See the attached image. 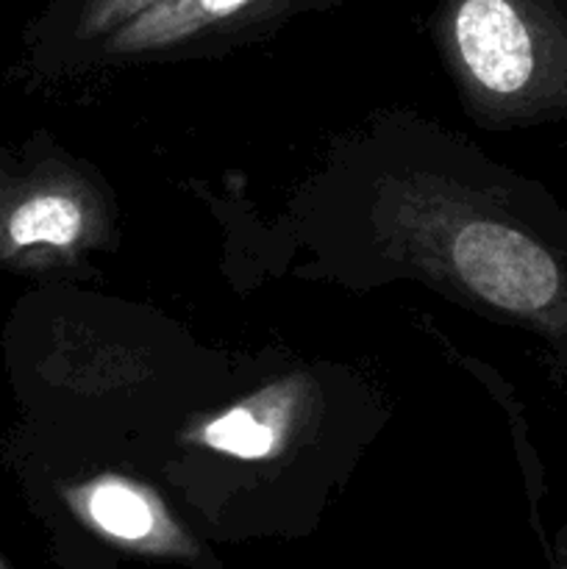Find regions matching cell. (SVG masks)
<instances>
[{"instance_id":"cell-1","label":"cell","mask_w":567,"mask_h":569,"mask_svg":"<svg viewBox=\"0 0 567 569\" xmlns=\"http://www.w3.org/2000/svg\"><path fill=\"white\" fill-rule=\"evenodd\" d=\"M454 261L461 281L506 311H539L559 292L554 259L515 228L470 222L456 233Z\"/></svg>"},{"instance_id":"cell-2","label":"cell","mask_w":567,"mask_h":569,"mask_svg":"<svg viewBox=\"0 0 567 569\" xmlns=\"http://www.w3.org/2000/svg\"><path fill=\"white\" fill-rule=\"evenodd\" d=\"M456 42L467 70L489 92L511 94L531 78V33L509 0H465L456 14Z\"/></svg>"},{"instance_id":"cell-3","label":"cell","mask_w":567,"mask_h":569,"mask_svg":"<svg viewBox=\"0 0 567 569\" xmlns=\"http://www.w3.org/2000/svg\"><path fill=\"white\" fill-rule=\"evenodd\" d=\"M87 517L106 537L126 545H156L167 539L161 515L139 489L120 481H103L92 487L83 500Z\"/></svg>"},{"instance_id":"cell-4","label":"cell","mask_w":567,"mask_h":569,"mask_svg":"<svg viewBox=\"0 0 567 569\" xmlns=\"http://www.w3.org/2000/svg\"><path fill=\"white\" fill-rule=\"evenodd\" d=\"M83 228V211L67 194H33L26 203L17 206L6 222V233L14 248H33V244H53L64 248L78 239Z\"/></svg>"},{"instance_id":"cell-5","label":"cell","mask_w":567,"mask_h":569,"mask_svg":"<svg viewBox=\"0 0 567 569\" xmlns=\"http://www.w3.org/2000/svg\"><path fill=\"white\" fill-rule=\"evenodd\" d=\"M206 442L239 459H261L270 453L272 431L248 411H231L206 428Z\"/></svg>"},{"instance_id":"cell-6","label":"cell","mask_w":567,"mask_h":569,"mask_svg":"<svg viewBox=\"0 0 567 569\" xmlns=\"http://www.w3.org/2000/svg\"><path fill=\"white\" fill-rule=\"evenodd\" d=\"M248 0H198L200 9L206 11V14H228V11L239 9V6H245Z\"/></svg>"},{"instance_id":"cell-7","label":"cell","mask_w":567,"mask_h":569,"mask_svg":"<svg viewBox=\"0 0 567 569\" xmlns=\"http://www.w3.org/2000/svg\"><path fill=\"white\" fill-rule=\"evenodd\" d=\"M0 569H9V567H6V565H3V561H0Z\"/></svg>"}]
</instances>
